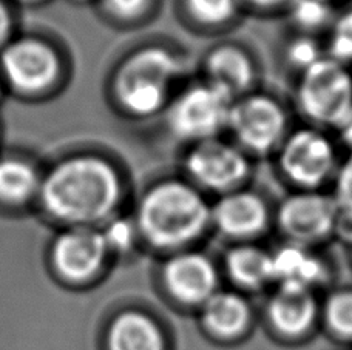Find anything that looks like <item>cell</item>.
<instances>
[{
  "instance_id": "cell-1",
  "label": "cell",
  "mask_w": 352,
  "mask_h": 350,
  "mask_svg": "<svg viewBox=\"0 0 352 350\" xmlns=\"http://www.w3.org/2000/svg\"><path fill=\"white\" fill-rule=\"evenodd\" d=\"M141 227L155 246H192L212 232V202L190 183H166L142 202Z\"/></svg>"
},
{
  "instance_id": "cell-2",
  "label": "cell",
  "mask_w": 352,
  "mask_h": 350,
  "mask_svg": "<svg viewBox=\"0 0 352 350\" xmlns=\"http://www.w3.org/2000/svg\"><path fill=\"white\" fill-rule=\"evenodd\" d=\"M118 198V183L102 162L76 159L59 167L48 178L43 199L54 215L88 221L104 216Z\"/></svg>"
},
{
  "instance_id": "cell-3",
  "label": "cell",
  "mask_w": 352,
  "mask_h": 350,
  "mask_svg": "<svg viewBox=\"0 0 352 350\" xmlns=\"http://www.w3.org/2000/svg\"><path fill=\"white\" fill-rule=\"evenodd\" d=\"M342 158L331 131L303 124L289 131L272 159L289 190H329Z\"/></svg>"
},
{
  "instance_id": "cell-4",
  "label": "cell",
  "mask_w": 352,
  "mask_h": 350,
  "mask_svg": "<svg viewBox=\"0 0 352 350\" xmlns=\"http://www.w3.org/2000/svg\"><path fill=\"white\" fill-rule=\"evenodd\" d=\"M292 104L305 125L334 133L352 113V68L326 56L295 79Z\"/></svg>"
},
{
  "instance_id": "cell-5",
  "label": "cell",
  "mask_w": 352,
  "mask_h": 350,
  "mask_svg": "<svg viewBox=\"0 0 352 350\" xmlns=\"http://www.w3.org/2000/svg\"><path fill=\"white\" fill-rule=\"evenodd\" d=\"M292 128L286 105L258 89L232 102L226 136L255 161L274 158Z\"/></svg>"
},
{
  "instance_id": "cell-6",
  "label": "cell",
  "mask_w": 352,
  "mask_h": 350,
  "mask_svg": "<svg viewBox=\"0 0 352 350\" xmlns=\"http://www.w3.org/2000/svg\"><path fill=\"white\" fill-rule=\"evenodd\" d=\"M274 229L283 242L323 248L344 227L329 190H289L275 205Z\"/></svg>"
},
{
  "instance_id": "cell-7",
  "label": "cell",
  "mask_w": 352,
  "mask_h": 350,
  "mask_svg": "<svg viewBox=\"0 0 352 350\" xmlns=\"http://www.w3.org/2000/svg\"><path fill=\"white\" fill-rule=\"evenodd\" d=\"M186 172L190 184L204 195L219 198L249 185L254 159L228 136L192 143L186 156Z\"/></svg>"
},
{
  "instance_id": "cell-8",
  "label": "cell",
  "mask_w": 352,
  "mask_h": 350,
  "mask_svg": "<svg viewBox=\"0 0 352 350\" xmlns=\"http://www.w3.org/2000/svg\"><path fill=\"white\" fill-rule=\"evenodd\" d=\"M274 213L275 207L263 193L243 187L212 202V232L228 246L261 242L274 229Z\"/></svg>"
},
{
  "instance_id": "cell-9",
  "label": "cell",
  "mask_w": 352,
  "mask_h": 350,
  "mask_svg": "<svg viewBox=\"0 0 352 350\" xmlns=\"http://www.w3.org/2000/svg\"><path fill=\"white\" fill-rule=\"evenodd\" d=\"M234 99L215 85L199 80L181 93L170 110V125L188 142L226 136Z\"/></svg>"
},
{
  "instance_id": "cell-10",
  "label": "cell",
  "mask_w": 352,
  "mask_h": 350,
  "mask_svg": "<svg viewBox=\"0 0 352 350\" xmlns=\"http://www.w3.org/2000/svg\"><path fill=\"white\" fill-rule=\"evenodd\" d=\"M179 71L181 64L172 54L147 49L135 56L119 74V96L135 113H152L164 102L168 84Z\"/></svg>"
},
{
  "instance_id": "cell-11",
  "label": "cell",
  "mask_w": 352,
  "mask_h": 350,
  "mask_svg": "<svg viewBox=\"0 0 352 350\" xmlns=\"http://www.w3.org/2000/svg\"><path fill=\"white\" fill-rule=\"evenodd\" d=\"M204 80L234 99L258 90L260 65L244 43L223 40L213 45L203 59Z\"/></svg>"
},
{
  "instance_id": "cell-12",
  "label": "cell",
  "mask_w": 352,
  "mask_h": 350,
  "mask_svg": "<svg viewBox=\"0 0 352 350\" xmlns=\"http://www.w3.org/2000/svg\"><path fill=\"white\" fill-rule=\"evenodd\" d=\"M166 285L172 296L187 305H203L219 290L221 267L199 250H184L167 262Z\"/></svg>"
},
{
  "instance_id": "cell-13",
  "label": "cell",
  "mask_w": 352,
  "mask_h": 350,
  "mask_svg": "<svg viewBox=\"0 0 352 350\" xmlns=\"http://www.w3.org/2000/svg\"><path fill=\"white\" fill-rule=\"evenodd\" d=\"M274 285L300 287L316 292L329 277V266L323 258L322 248L280 242L272 250Z\"/></svg>"
},
{
  "instance_id": "cell-14",
  "label": "cell",
  "mask_w": 352,
  "mask_h": 350,
  "mask_svg": "<svg viewBox=\"0 0 352 350\" xmlns=\"http://www.w3.org/2000/svg\"><path fill=\"white\" fill-rule=\"evenodd\" d=\"M219 267L241 290L256 292L274 284L272 250L261 242L230 244L224 250Z\"/></svg>"
},
{
  "instance_id": "cell-15",
  "label": "cell",
  "mask_w": 352,
  "mask_h": 350,
  "mask_svg": "<svg viewBox=\"0 0 352 350\" xmlns=\"http://www.w3.org/2000/svg\"><path fill=\"white\" fill-rule=\"evenodd\" d=\"M3 65L11 82L28 91L48 85L58 68L53 53L36 42L12 45L3 56Z\"/></svg>"
},
{
  "instance_id": "cell-16",
  "label": "cell",
  "mask_w": 352,
  "mask_h": 350,
  "mask_svg": "<svg viewBox=\"0 0 352 350\" xmlns=\"http://www.w3.org/2000/svg\"><path fill=\"white\" fill-rule=\"evenodd\" d=\"M269 299L267 314L274 326L286 335L306 332L316 321L318 304L312 290L300 287L275 285Z\"/></svg>"
},
{
  "instance_id": "cell-17",
  "label": "cell",
  "mask_w": 352,
  "mask_h": 350,
  "mask_svg": "<svg viewBox=\"0 0 352 350\" xmlns=\"http://www.w3.org/2000/svg\"><path fill=\"white\" fill-rule=\"evenodd\" d=\"M102 256V237L88 230H79L60 237L56 246L54 259L65 278L82 281L98 270Z\"/></svg>"
},
{
  "instance_id": "cell-18",
  "label": "cell",
  "mask_w": 352,
  "mask_h": 350,
  "mask_svg": "<svg viewBox=\"0 0 352 350\" xmlns=\"http://www.w3.org/2000/svg\"><path fill=\"white\" fill-rule=\"evenodd\" d=\"M105 346L107 350H164V340L148 316L127 312L110 324Z\"/></svg>"
},
{
  "instance_id": "cell-19",
  "label": "cell",
  "mask_w": 352,
  "mask_h": 350,
  "mask_svg": "<svg viewBox=\"0 0 352 350\" xmlns=\"http://www.w3.org/2000/svg\"><path fill=\"white\" fill-rule=\"evenodd\" d=\"M203 321L215 335L230 338L246 329L250 309L241 293L219 289L203 305Z\"/></svg>"
},
{
  "instance_id": "cell-20",
  "label": "cell",
  "mask_w": 352,
  "mask_h": 350,
  "mask_svg": "<svg viewBox=\"0 0 352 350\" xmlns=\"http://www.w3.org/2000/svg\"><path fill=\"white\" fill-rule=\"evenodd\" d=\"M337 12L332 0H294L285 14L294 33L324 37Z\"/></svg>"
},
{
  "instance_id": "cell-21",
  "label": "cell",
  "mask_w": 352,
  "mask_h": 350,
  "mask_svg": "<svg viewBox=\"0 0 352 350\" xmlns=\"http://www.w3.org/2000/svg\"><path fill=\"white\" fill-rule=\"evenodd\" d=\"M186 5L199 27L218 34L234 27L243 10L240 0H186Z\"/></svg>"
},
{
  "instance_id": "cell-22",
  "label": "cell",
  "mask_w": 352,
  "mask_h": 350,
  "mask_svg": "<svg viewBox=\"0 0 352 350\" xmlns=\"http://www.w3.org/2000/svg\"><path fill=\"white\" fill-rule=\"evenodd\" d=\"M326 58L323 37L294 33L283 49V60L295 78Z\"/></svg>"
},
{
  "instance_id": "cell-23",
  "label": "cell",
  "mask_w": 352,
  "mask_h": 350,
  "mask_svg": "<svg viewBox=\"0 0 352 350\" xmlns=\"http://www.w3.org/2000/svg\"><path fill=\"white\" fill-rule=\"evenodd\" d=\"M323 42L328 58L352 68V8L337 12Z\"/></svg>"
},
{
  "instance_id": "cell-24",
  "label": "cell",
  "mask_w": 352,
  "mask_h": 350,
  "mask_svg": "<svg viewBox=\"0 0 352 350\" xmlns=\"http://www.w3.org/2000/svg\"><path fill=\"white\" fill-rule=\"evenodd\" d=\"M34 174L27 165L16 161H0V198L19 201L34 189Z\"/></svg>"
},
{
  "instance_id": "cell-25",
  "label": "cell",
  "mask_w": 352,
  "mask_h": 350,
  "mask_svg": "<svg viewBox=\"0 0 352 350\" xmlns=\"http://www.w3.org/2000/svg\"><path fill=\"white\" fill-rule=\"evenodd\" d=\"M329 193L342 216L343 227L352 229V152L343 153Z\"/></svg>"
},
{
  "instance_id": "cell-26",
  "label": "cell",
  "mask_w": 352,
  "mask_h": 350,
  "mask_svg": "<svg viewBox=\"0 0 352 350\" xmlns=\"http://www.w3.org/2000/svg\"><path fill=\"white\" fill-rule=\"evenodd\" d=\"M326 320L337 334L352 336V289L331 295L326 303Z\"/></svg>"
},
{
  "instance_id": "cell-27",
  "label": "cell",
  "mask_w": 352,
  "mask_h": 350,
  "mask_svg": "<svg viewBox=\"0 0 352 350\" xmlns=\"http://www.w3.org/2000/svg\"><path fill=\"white\" fill-rule=\"evenodd\" d=\"M240 2L243 8L246 6V8L269 14V12H286L294 0H240Z\"/></svg>"
},
{
  "instance_id": "cell-28",
  "label": "cell",
  "mask_w": 352,
  "mask_h": 350,
  "mask_svg": "<svg viewBox=\"0 0 352 350\" xmlns=\"http://www.w3.org/2000/svg\"><path fill=\"white\" fill-rule=\"evenodd\" d=\"M332 135L336 136L338 145L343 150V153L352 152V113Z\"/></svg>"
},
{
  "instance_id": "cell-29",
  "label": "cell",
  "mask_w": 352,
  "mask_h": 350,
  "mask_svg": "<svg viewBox=\"0 0 352 350\" xmlns=\"http://www.w3.org/2000/svg\"><path fill=\"white\" fill-rule=\"evenodd\" d=\"M110 5L121 14L130 16L141 8L144 0H109Z\"/></svg>"
},
{
  "instance_id": "cell-30",
  "label": "cell",
  "mask_w": 352,
  "mask_h": 350,
  "mask_svg": "<svg viewBox=\"0 0 352 350\" xmlns=\"http://www.w3.org/2000/svg\"><path fill=\"white\" fill-rule=\"evenodd\" d=\"M130 240V230L122 222H116L115 226L110 227V241L115 246H124Z\"/></svg>"
},
{
  "instance_id": "cell-31",
  "label": "cell",
  "mask_w": 352,
  "mask_h": 350,
  "mask_svg": "<svg viewBox=\"0 0 352 350\" xmlns=\"http://www.w3.org/2000/svg\"><path fill=\"white\" fill-rule=\"evenodd\" d=\"M340 237L343 240L344 246H346V248H348V253L351 255V258H352V229H344Z\"/></svg>"
},
{
  "instance_id": "cell-32",
  "label": "cell",
  "mask_w": 352,
  "mask_h": 350,
  "mask_svg": "<svg viewBox=\"0 0 352 350\" xmlns=\"http://www.w3.org/2000/svg\"><path fill=\"white\" fill-rule=\"evenodd\" d=\"M6 27H8V17H6L5 10L0 5V40H2V37L6 33Z\"/></svg>"
}]
</instances>
